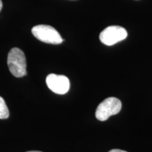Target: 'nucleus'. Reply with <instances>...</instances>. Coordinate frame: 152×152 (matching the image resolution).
I'll use <instances>...</instances> for the list:
<instances>
[{
	"mask_svg": "<svg viewBox=\"0 0 152 152\" xmlns=\"http://www.w3.org/2000/svg\"><path fill=\"white\" fill-rule=\"evenodd\" d=\"M9 116V111L4 99L0 96V119H6Z\"/></svg>",
	"mask_w": 152,
	"mask_h": 152,
	"instance_id": "obj_6",
	"label": "nucleus"
},
{
	"mask_svg": "<svg viewBox=\"0 0 152 152\" xmlns=\"http://www.w3.org/2000/svg\"><path fill=\"white\" fill-rule=\"evenodd\" d=\"M121 108L122 103L118 99L109 97L99 104L95 112V116L99 121H105L111 115L118 113Z\"/></svg>",
	"mask_w": 152,
	"mask_h": 152,
	"instance_id": "obj_2",
	"label": "nucleus"
},
{
	"mask_svg": "<svg viewBox=\"0 0 152 152\" xmlns=\"http://www.w3.org/2000/svg\"><path fill=\"white\" fill-rule=\"evenodd\" d=\"M32 33L35 37L43 42L59 45L64 39L58 32L52 26L47 25H38L32 28Z\"/></svg>",
	"mask_w": 152,
	"mask_h": 152,
	"instance_id": "obj_3",
	"label": "nucleus"
},
{
	"mask_svg": "<svg viewBox=\"0 0 152 152\" xmlns=\"http://www.w3.org/2000/svg\"><path fill=\"white\" fill-rule=\"evenodd\" d=\"M7 64L9 71L15 77H21L27 74L26 56L19 48L14 47L11 49L7 58Z\"/></svg>",
	"mask_w": 152,
	"mask_h": 152,
	"instance_id": "obj_1",
	"label": "nucleus"
},
{
	"mask_svg": "<svg viewBox=\"0 0 152 152\" xmlns=\"http://www.w3.org/2000/svg\"><path fill=\"white\" fill-rule=\"evenodd\" d=\"M46 83L49 90L58 94L67 93L70 88V81L64 75L49 74L46 78Z\"/></svg>",
	"mask_w": 152,
	"mask_h": 152,
	"instance_id": "obj_5",
	"label": "nucleus"
},
{
	"mask_svg": "<svg viewBox=\"0 0 152 152\" xmlns=\"http://www.w3.org/2000/svg\"><path fill=\"white\" fill-rule=\"evenodd\" d=\"M28 152H41V151H28Z\"/></svg>",
	"mask_w": 152,
	"mask_h": 152,
	"instance_id": "obj_9",
	"label": "nucleus"
},
{
	"mask_svg": "<svg viewBox=\"0 0 152 152\" xmlns=\"http://www.w3.org/2000/svg\"><path fill=\"white\" fill-rule=\"evenodd\" d=\"M109 152H127V151H123V150H121V149H112Z\"/></svg>",
	"mask_w": 152,
	"mask_h": 152,
	"instance_id": "obj_7",
	"label": "nucleus"
},
{
	"mask_svg": "<svg viewBox=\"0 0 152 152\" xmlns=\"http://www.w3.org/2000/svg\"><path fill=\"white\" fill-rule=\"evenodd\" d=\"M128 36L127 30L124 28L112 26L106 28L99 35L100 41L107 46H111L123 40Z\"/></svg>",
	"mask_w": 152,
	"mask_h": 152,
	"instance_id": "obj_4",
	"label": "nucleus"
},
{
	"mask_svg": "<svg viewBox=\"0 0 152 152\" xmlns=\"http://www.w3.org/2000/svg\"><path fill=\"white\" fill-rule=\"evenodd\" d=\"M1 9H2V1H1V0H0V11H1Z\"/></svg>",
	"mask_w": 152,
	"mask_h": 152,
	"instance_id": "obj_8",
	"label": "nucleus"
}]
</instances>
